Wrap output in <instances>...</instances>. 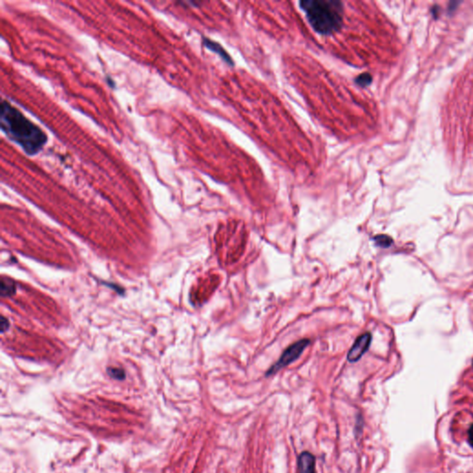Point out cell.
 Listing matches in <instances>:
<instances>
[{"mask_svg":"<svg viewBox=\"0 0 473 473\" xmlns=\"http://www.w3.org/2000/svg\"><path fill=\"white\" fill-rule=\"evenodd\" d=\"M2 319V322H1V332H5L7 329L8 328V320L5 318L4 316L1 317Z\"/></svg>","mask_w":473,"mask_h":473,"instance_id":"cell-11","label":"cell"},{"mask_svg":"<svg viewBox=\"0 0 473 473\" xmlns=\"http://www.w3.org/2000/svg\"><path fill=\"white\" fill-rule=\"evenodd\" d=\"M308 23L319 34L331 35L340 31L344 21V5L336 0H303L299 3Z\"/></svg>","mask_w":473,"mask_h":473,"instance_id":"cell-2","label":"cell"},{"mask_svg":"<svg viewBox=\"0 0 473 473\" xmlns=\"http://www.w3.org/2000/svg\"><path fill=\"white\" fill-rule=\"evenodd\" d=\"M372 77L369 73H362L355 79V83L361 87H367L372 83Z\"/></svg>","mask_w":473,"mask_h":473,"instance_id":"cell-9","label":"cell"},{"mask_svg":"<svg viewBox=\"0 0 473 473\" xmlns=\"http://www.w3.org/2000/svg\"><path fill=\"white\" fill-rule=\"evenodd\" d=\"M371 342H372L371 333L367 332L361 334L356 339V341L354 342L351 349H349L348 353V361L349 362H356L362 357L370 348Z\"/></svg>","mask_w":473,"mask_h":473,"instance_id":"cell-4","label":"cell"},{"mask_svg":"<svg viewBox=\"0 0 473 473\" xmlns=\"http://www.w3.org/2000/svg\"><path fill=\"white\" fill-rule=\"evenodd\" d=\"M202 42H203L204 47H207L210 50H212V51H214L215 53L219 55L220 57H222V58L225 60V62L228 63L229 65H233L232 60H231L230 56L227 55L226 51H225V50L223 49V47H221L219 44L215 43L214 41H212V40L207 38H203Z\"/></svg>","mask_w":473,"mask_h":473,"instance_id":"cell-6","label":"cell"},{"mask_svg":"<svg viewBox=\"0 0 473 473\" xmlns=\"http://www.w3.org/2000/svg\"><path fill=\"white\" fill-rule=\"evenodd\" d=\"M468 439H469V443L473 447V424L471 426L469 432H468Z\"/></svg>","mask_w":473,"mask_h":473,"instance_id":"cell-12","label":"cell"},{"mask_svg":"<svg viewBox=\"0 0 473 473\" xmlns=\"http://www.w3.org/2000/svg\"><path fill=\"white\" fill-rule=\"evenodd\" d=\"M298 465H299V473H316L315 458L308 451L303 452L300 455L298 459Z\"/></svg>","mask_w":473,"mask_h":473,"instance_id":"cell-5","label":"cell"},{"mask_svg":"<svg viewBox=\"0 0 473 473\" xmlns=\"http://www.w3.org/2000/svg\"><path fill=\"white\" fill-rule=\"evenodd\" d=\"M108 373H109V376H111L112 378L116 379V380H123L125 378L124 371L122 369H119V368H113V367L109 368Z\"/></svg>","mask_w":473,"mask_h":473,"instance_id":"cell-10","label":"cell"},{"mask_svg":"<svg viewBox=\"0 0 473 473\" xmlns=\"http://www.w3.org/2000/svg\"><path fill=\"white\" fill-rule=\"evenodd\" d=\"M16 292V285L10 279L2 278L1 279V295L2 297H10Z\"/></svg>","mask_w":473,"mask_h":473,"instance_id":"cell-7","label":"cell"},{"mask_svg":"<svg viewBox=\"0 0 473 473\" xmlns=\"http://www.w3.org/2000/svg\"><path fill=\"white\" fill-rule=\"evenodd\" d=\"M0 128L9 140L17 143L28 155L38 154L48 140L46 132L5 100L1 103Z\"/></svg>","mask_w":473,"mask_h":473,"instance_id":"cell-1","label":"cell"},{"mask_svg":"<svg viewBox=\"0 0 473 473\" xmlns=\"http://www.w3.org/2000/svg\"><path fill=\"white\" fill-rule=\"evenodd\" d=\"M373 241L376 243V245L383 247V248H388L393 242L392 239L387 235H378V236L374 237Z\"/></svg>","mask_w":473,"mask_h":473,"instance_id":"cell-8","label":"cell"},{"mask_svg":"<svg viewBox=\"0 0 473 473\" xmlns=\"http://www.w3.org/2000/svg\"></svg>","mask_w":473,"mask_h":473,"instance_id":"cell-13","label":"cell"},{"mask_svg":"<svg viewBox=\"0 0 473 473\" xmlns=\"http://www.w3.org/2000/svg\"><path fill=\"white\" fill-rule=\"evenodd\" d=\"M309 344H310L309 339H301L299 341L295 342L294 344L290 345L287 349H285L279 360L267 371L266 376L273 375L280 371L282 368L292 363L297 359L302 356L304 349L309 346Z\"/></svg>","mask_w":473,"mask_h":473,"instance_id":"cell-3","label":"cell"}]
</instances>
